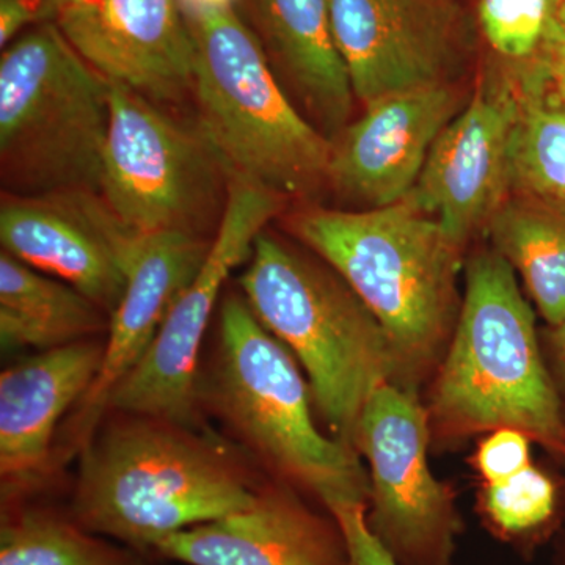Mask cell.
Masks as SVG:
<instances>
[{
    "label": "cell",
    "mask_w": 565,
    "mask_h": 565,
    "mask_svg": "<svg viewBox=\"0 0 565 565\" xmlns=\"http://www.w3.org/2000/svg\"><path fill=\"white\" fill-rule=\"evenodd\" d=\"M561 565H565V545L563 552H561Z\"/></svg>",
    "instance_id": "cell-33"
},
{
    "label": "cell",
    "mask_w": 565,
    "mask_h": 565,
    "mask_svg": "<svg viewBox=\"0 0 565 565\" xmlns=\"http://www.w3.org/2000/svg\"><path fill=\"white\" fill-rule=\"evenodd\" d=\"M54 0H0V46H7L29 25L54 21Z\"/></svg>",
    "instance_id": "cell-28"
},
{
    "label": "cell",
    "mask_w": 565,
    "mask_h": 565,
    "mask_svg": "<svg viewBox=\"0 0 565 565\" xmlns=\"http://www.w3.org/2000/svg\"><path fill=\"white\" fill-rule=\"evenodd\" d=\"M338 50L363 107L448 84L451 20L435 0H329Z\"/></svg>",
    "instance_id": "cell-17"
},
{
    "label": "cell",
    "mask_w": 565,
    "mask_h": 565,
    "mask_svg": "<svg viewBox=\"0 0 565 565\" xmlns=\"http://www.w3.org/2000/svg\"><path fill=\"white\" fill-rule=\"evenodd\" d=\"M106 338L32 352L0 374L2 508L31 501L57 471L58 427L98 377Z\"/></svg>",
    "instance_id": "cell-14"
},
{
    "label": "cell",
    "mask_w": 565,
    "mask_h": 565,
    "mask_svg": "<svg viewBox=\"0 0 565 565\" xmlns=\"http://www.w3.org/2000/svg\"><path fill=\"white\" fill-rule=\"evenodd\" d=\"M552 327L565 321V202L512 192L486 228Z\"/></svg>",
    "instance_id": "cell-21"
},
{
    "label": "cell",
    "mask_w": 565,
    "mask_h": 565,
    "mask_svg": "<svg viewBox=\"0 0 565 565\" xmlns=\"http://www.w3.org/2000/svg\"><path fill=\"white\" fill-rule=\"evenodd\" d=\"M196 401L207 422L286 484L329 511L370 500V479L355 449L316 426L310 385L292 353L253 315L244 296L226 294L210 353L202 356Z\"/></svg>",
    "instance_id": "cell-2"
},
{
    "label": "cell",
    "mask_w": 565,
    "mask_h": 565,
    "mask_svg": "<svg viewBox=\"0 0 565 565\" xmlns=\"http://www.w3.org/2000/svg\"><path fill=\"white\" fill-rule=\"evenodd\" d=\"M256 9L300 102L326 131H343L355 95L334 40L329 0H256Z\"/></svg>",
    "instance_id": "cell-19"
},
{
    "label": "cell",
    "mask_w": 565,
    "mask_h": 565,
    "mask_svg": "<svg viewBox=\"0 0 565 565\" xmlns=\"http://www.w3.org/2000/svg\"><path fill=\"white\" fill-rule=\"evenodd\" d=\"M0 565H145L143 556L82 527L70 511L3 505Z\"/></svg>",
    "instance_id": "cell-22"
},
{
    "label": "cell",
    "mask_w": 565,
    "mask_h": 565,
    "mask_svg": "<svg viewBox=\"0 0 565 565\" xmlns=\"http://www.w3.org/2000/svg\"><path fill=\"white\" fill-rule=\"evenodd\" d=\"M77 456L70 514L143 557L170 535L248 508L266 482L212 427L126 412H106Z\"/></svg>",
    "instance_id": "cell-1"
},
{
    "label": "cell",
    "mask_w": 565,
    "mask_h": 565,
    "mask_svg": "<svg viewBox=\"0 0 565 565\" xmlns=\"http://www.w3.org/2000/svg\"><path fill=\"white\" fill-rule=\"evenodd\" d=\"M459 111V93L449 84L394 93L364 107L333 141L329 184L366 210L403 202Z\"/></svg>",
    "instance_id": "cell-15"
},
{
    "label": "cell",
    "mask_w": 565,
    "mask_h": 565,
    "mask_svg": "<svg viewBox=\"0 0 565 565\" xmlns=\"http://www.w3.org/2000/svg\"><path fill=\"white\" fill-rule=\"evenodd\" d=\"M531 438L515 429L493 430L481 441L475 462L484 484L504 481L531 465Z\"/></svg>",
    "instance_id": "cell-26"
},
{
    "label": "cell",
    "mask_w": 565,
    "mask_h": 565,
    "mask_svg": "<svg viewBox=\"0 0 565 565\" xmlns=\"http://www.w3.org/2000/svg\"><path fill=\"white\" fill-rule=\"evenodd\" d=\"M481 511L498 537L522 546L533 545L555 526V482L531 463L504 481L484 484Z\"/></svg>",
    "instance_id": "cell-24"
},
{
    "label": "cell",
    "mask_w": 565,
    "mask_h": 565,
    "mask_svg": "<svg viewBox=\"0 0 565 565\" xmlns=\"http://www.w3.org/2000/svg\"><path fill=\"white\" fill-rule=\"evenodd\" d=\"M520 92L484 85L446 126L405 202L430 215L452 243L486 232L512 192L511 143Z\"/></svg>",
    "instance_id": "cell-12"
},
{
    "label": "cell",
    "mask_w": 565,
    "mask_h": 565,
    "mask_svg": "<svg viewBox=\"0 0 565 565\" xmlns=\"http://www.w3.org/2000/svg\"><path fill=\"white\" fill-rule=\"evenodd\" d=\"M236 0H180L182 11L203 9H233Z\"/></svg>",
    "instance_id": "cell-31"
},
{
    "label": "cell",
    "mask_w": 565,
    "mask_h": 565,
    "mask_svg": "<svg viewBox=\"0 0 565 565\" xmlns=\"http://www.w3.org/2000/svg\"><path fill=\"white\" fill-rule=\"evenodd\" d=\"M487 41L511 61H531L555 24V0H479Z\"/></svg>",
    "instance_id": "cell-25"
},
{
    "label": "cell",
    "mask_w": 565,
    "mask_h": 565,
    "mask_svg": "<svg viewBox=\"0 0 565 565\" xmlns=\"http://www.w3.org/2000/svg\"><path fill=\"white\" fill-rule=\"evenodd\" d=\"M110 316L68 282L0 252V345L43 352L106 337Z\"/></svg>",
    "instance_id": "cell-20"
},
{
    "label": "cell",
    "mask_w": 565,
    "mask_h": 565,
    "mask_svg": "<svg viewBox=\"0 0 565 565\" xmlns=\"http://www.w3.org/2000/svg\"><path fill=\"white\" fill-rule=\"evenodd\" d=\"M534 58L535 73L544 82L545 90L565 104V36L552 29Z\"/></svg>",
    "instance_id": "cell-29"
},
{
    "label": "cell",
    "mask_w": 565,
    "mask_h": 565,
    "mask_svg": "<svg viewBox=\"0 0 565 565\" xmlns=\"http://www.w3.org/2000/svg\"><path fill=\"white\" fill-rule=\"evenodd\" d=\"M154 556L188 565H348L337 520L275 482H264L243 511L170 535Z\"/></svg>",
    "instance_id": "cell-18"
},
{
    "label": "cell",
    "mask_w": 565,
    "mask_h": 565,
    "mask_svg": "<svg viewBox=\"0 0 565 565\" xmlns=\"http://www.w3.org/2000/svg\"><path fill=\"white\" fill-rule=\"evenodd\" d=\"M553 29L565 36V0H555V24Z\"/></svg>",
    "instance_id": "cell-32"
},
{
    "label": "cell",
    "mask_w": 565,
    "mask_h": 565,
    "mask_svg": "<svg viewBox=\"0 0 565 565\" xmlns=\"http://www.w3.org/2000/svg\"><path fill=\"white\" fill-rule=\"evenodd\" d=\"M109 81L52 22L11 41L0 58L2 192H102Z\"/></svg>",
    "instance_id": "cell-7"
},
{
    "label": "cell",
    "mask_w": 565,
    "mask_h": 565,
    "mask_svg": "<svg viewBox=\"0 0 565 565\" xmlns=\"http://www.w3.org/2000/svg\"><path fill=\"white\" fill-rule=\"evenodd\" d=\"M289 230L381 322L396 363L393 384L418 388L455 333L462 248L405 200L363 211L310 207L289 218Z\"/></svg>",
    "instance_id": "cell-3"
},
{
    "label": "cell",
    "mask_w": 565,
    "mask_h": 565,
    "mask_svg": "<svg viewBox=\"0 0 565 565\" xmlns=\"http://www.w3.org/2000/svg\"><path fill=\"white\" fill-rule=\"evenodd\" d=\"M429 412L388 382L367 401L353 448L370 465L367 525L399 565H452L462 531L455 494L427 460Z\"/></svg>",
    "instance_id": "cell-10"
},
{
    "label": "cell",
    "mask_w": 565,
    "mask_h": 565,
    "mask_svg": "<svg viewBox=\"0 0 565 565\" xmlns=\"http://www.w3.org/2000/svg\"><path fill=\"white\" fill-rule=\"evenodd\" d=\"M110 121L102 195L140 234L218 230L228 173L202 129L185 128L158 103L109 82Z\"/></svg>",
    "instance_id": "cell-8"
},
{
    "label": "cell",
    "mask_w": 565,
    "mask_h": 565,
    "mask_svg": "<svg viewBox=\"0 0 565 565\" xmlns=\"http://www.w3.org/2000/svg\"><path fill=\"white\" fill-rule=\"evenodd\" d=\"M184 14L195 46L192 93L199 128L226 173L285 200L329 184L333 141L296 109L236 11Z\"/></svg>",
    "instance_id": "cell-6"
},
{
    "label": "cell",
    "mask_w": 565,
    "mask_h": 565,
    "mask_svg": "<svg viewBox=\"0 0 565 565\" xmlns=\"http://www.w3.org/2000/svg\"><path fill=\"white\" fill-rule=\"evenodd\" d=\"M327 512L344 535L348 565H399L367 525L366 504H334Z\"/></svg>",
    "instance_id": "cell-27"
},
{
    "label": "cell",
    "mask_w": 565,
    "mask_h": 565,
    "mask_svg": "<svg viewBox=\"0 0 565 565\" xmlns=\"http://www.w3.org/2000/svg\"><path fill=\"white\" fill-rule=\"evenodd\" d=\"M285 202L277 193L228 174L225 211L206 262L173 305L147 353L115 386L106 412L210 427L196 401L207 327L230 273L250 258L256 237Z\"/></svg>",
    "instance_id": "cell-9"
},
{
    "label": "cell",
    "mask_w": 565,
    "mask_h": 565,
    "mask_svg": "<svg viewBox=\"0 0 565 565\" xmlns=\"http://www.w3.org/2000/svg\"><path fill=\"white\" fill-rule=\"evenodd\" d=\"M239 286L253 315L302 364L323 422L353 448L367 401L396 377L381 322L332 267L266 232Z\"/></svg>",
    "instance_id": "cell-5"
},
{
    "label": "cell",
    "mask_w": 565,
    "mask_h": 565,
    "mask_svg": "<svg viewBox=\"0 0 565 565\" xmlns=\"http://www.w3.org/2000/svg\"><path fill=\"white\" fill-rule=\"evenodd\" d=\"M427 412L441 437L515 429L565 457L563 405L542 359L533 310L515 270L493 248L467 263L459 319Z\"/></svg>",
    "instance_id": "cell-4"
},
{
    "label": "cell",
    "mask_w": 565,
    "mask_h": 565,
    "mask_svg": "<svg viewBox=\"0 0 565 565\" xmlns=\"http://www.w3.org/2000/svg\"><path fill=\"white\" fill-rule=\"evenodd\" d=\"M141 237L118 217L102 192H2V250L68 282L109 316L125 296Z\"/></svg>",
    "instance_id": "cell-11"
},
{
    "label": "cell",
    "mask_w": 565,
    "mask_h": 565,
    "mask_svg": "<svg viewBox=\"0 0 565 565\" xmlns=\"http://www.w3.org/2000/svg\"><path fill=\"white\" fill-rule=\"evenodd\" d=\"M550 341H552L553 356H555L557 371L563 375L565 382V321L559 323V326L553 327Z\"/></svg>",
    "instance_id": "cell-30"
},
{
    "label": "cell",
    "mask_w": 565,
    "mask_h": 565,
    "mask_svg": "<svg viewBox=\"0 0 565 565\" xmlns=\"http://www.w3.org/2000/svg\"><path fill=\"white\" fill-rule=\"evenodd\" d=\"M212 241L214 237L185 232L143 234L129 269L125 296L110 316L102 370L63 423L58 457L79 455L106 414L115 386L140 362L173 305L195 280L210 255Z\"/></svg>",
    "instance_id": "cell-16"
},
{
    "label": "cell",
    "mask_w": 565,
    "mask_h": 565,
    "mask_svg": "<svg viewBox=\"0 0 565 565\" xmlns=\"http://www.w3.org/2000/svg\"><path fill=\"white\" fill-rule=\"evenodd\" d=\"M511 184L512 192L565 202V104L545 90L534 68L520 92Z\"/></svg>",
    "instance_id": "cell-23"
},
{
    "label": "cell",
    "mask_w": 565,
    "mask_h": 565,
    "mask_svg": "<svg viewBox=\"0 0 565 565\" xmlns=\"http://www.w3.org/2000/svg\"><path fill=\"white\" fill-rule=\"evenodd\" d=\"M52 24L107 81L154 103L192 92L195 46L180 0H54Z\"/></svg>",
    "instance_id": "cell-13"
}]
</instances>
